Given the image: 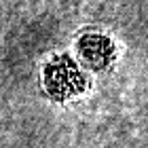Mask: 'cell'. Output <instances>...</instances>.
<instances>
[{"label":"cell","mask_w":148,"mask_h":148,"mask_svg":"<svg viewBox=\"0 0 148 148\" xmlns=\"http://www.w3.org/2000/svg\"><path fill=\"white\" fill-rule=\"evenodd\" d=\"M45 89L53 99H68L87 87V78L68 55H57L45 66Z\"/></svg>","instance_id":"obj_1"},{"label":"cell","mask_w":148,"mask_h":148,"mask_svg":"<svg viewBox=\"0 0 148 148\" xmlns=\"http://www.w3.org/2000/svg\"><path fill=\"white\" fill-rule=\"evenodd\" d=\"M76 51L83 64L89 66L91 70H106L114 59V42L108 36L97 34V32L80 36Z\"/></svg>","instance_id":"obj_2"}]
</instances>
